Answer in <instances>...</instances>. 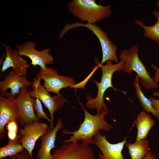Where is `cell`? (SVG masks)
I'll return each instance as SVG.
<instances>
[{
	"label": "cell",
	"mask_w": 159,
	"mask_h": 159,
	"mask_svg": "<svg viewBox=\"0 0 159 159\" xmlns=\"http://www.w3.org/2000/svg\"><path fill=\"white\" fill-rule=\"evenodd\" d=\"M34 79L38 81L43 80V86L46 90L49 93L52 92L58 95H61L60 90L68 87H71L76 82L72 77L59 75L56 69L49 67L41 69Z\"/></svg>",
	"instance_id": "obj_8"
},
{
	"label": "cell",
	"mask_w": 159,
	"mask_h": 159,
	"mask_svg": "<svg viewBox=\"0 0 159 159\" xmlns=\"http://www.w3.org/2000/svg\"><path fill=\"white\" fill-rule=\"evenodd\" d=\"M155 124L154 120L148 113L142 111L138 114L135 124L137 129L136 141L145 139Z\"/></svg>",
	"instance_id": "obj_17"
},
{
	"label": "cell",
	"mask_w": 159,
	"mask_h": 159,
	"mask_svg": "<svg viewBox=\"0 0 159 159\" xmlns=\"http://www.w3.org/2000/svg\"><path fill=\"white\" fill-rule=\"evenodd\" d=\"M125 146L128 149L131 159H142L150 150L149 141L145 139L136 141L132 143L128 142Z\"/></svg>",
	"instance_id": "obj_18"
},
{
	"label": "cell",
	"mask_w": 159,
	"mask_h": 159,
	"mask_svg": "<svg viewBox=\"0 0 159 159\" xmlns=\"http://www.w3.org/2000/svg\"><path fill=\"white\" fill-rule=\"evenodd\" d=\"M63 126L62 120L59 118L52 130L49 127L47 132L40 137L41 143L36 155L37 159H52L51 151L55 148L54 144L57 133Z\"/></svg>",
	"instance_id": "obj_14"
},
{
	"label": "cell",
	"mask_w": 159,
	"mask_h": 159,
	"mask_svg": "<svg viewBox=\"0 0 159 159\" xmlns=\"http://www.w3.org/2000/svg\"><path fill=\"white\" fill-rule=\"evenodd\" d=\"M155 5L159 9V0L155 1Z\"/></svg>",
	"instance_id": "obj_28"
},
{
	"label": "cell",
	"mask_w": 159,
	"mask_h": 159,
	"mask_svg": "<svg viewBox=\"0 0 159 159\" xmlns=\"http://www.w3.org/2000/svg\"><path fill=\"white\" fill-rule=\"evenodd\" d=\"M21 145L19 134L18 137L13 140H9L6 145L0 148V159L5 157L15 156L24 150Z\"/></svg>",
	"instance_id": "obj_21"
},
{
	"label": "cell",
	"mask_w": 159,
	"mask_h": 159,
	"mask_svg": "<svg viewBox=\"0 0 159 159\" xmlns=\"http://www.w3.org/2000/svg\"><path fill=\"white\" fill-rule=\"evenodd\" d=\"M6 57L1 70L4 72L8 69L12 67L15 72L20 75L26 76L27 68L30 67L26 60L21 57L17 49H12L9 46L3 44Z\"/></svg>",
	"instance_id": "obj_16"
},
{
	"label": "cell",
	"mask_w": 159,
	"mask_h": 159,
	"mask_svg": "<svg viewBox=\"0 0 159 159\" xmlns=\"http://www.w3.org/2000/svg\"><path fill=\"white\" fill-rule=\"evenodd\" d=\"M138 50L139 46L135 44L120 52L119 59L123 62L124 72L129 74L135 72L139 77V82L146 89H158V83L150 77L140 59Z\"/></svg>",
	"instance_id": "obj_4"
},
{
	"label": "cell",
	"mask_w": 159,
	"mask_h": 159,
	"mask_svg": "<svg viewBox=\"0 0 159 159\" xmlns=\"http://www.w3.org/2000/svg\"><path fill=\"white\" fill-rule=\"evenodd\" d=\"M95 144L102 153H99V159H126L124 158L122 151L127 141L126 137L122 142L112 144L107 140L105 136L98 132L94 136Z\"/></svg>",
	"instance_id": "obj_12"
},
{
	"label": "cell",
	"mask_w": 159,
	"mask_h": 159,
	"mask_svg": "<svg viewBox=\"0 0 159 159\" xmlns=\"http://www.w3.org/2000/svg\"><path fill=\"white\" fill-rule=\"evenodd\" d=\"M139 77L136 74L134 81V85L135 88L136 96L143 109L147 113H151L159 120V114L153 108L151 102L143 92L139 82Z\"/></svg>",
	"instance_id": "obj_20"
},
{
	"label": "cell",
	"mask_w": 159,
	"mask_h": 159,
	"mask_svg": "<svg viewBox=\"0 0 159 159\" xmlns=\"http://www.w3.org/2000/svg\"><path fill=\"white\" fill-rule=\"evenodd\" d=\"M52 155V159H95L94 151L89 145L77 141L64 144Z\"/></svg>",
	"instance_id": "obj_9"
},
{
	"label": "cell",
	"mask_w": 159,
	"mask_h": 159,
	"mask_svg": "<svg viewBox=\"0 0 159 159\" xmlns=\"http://www.w3.org/2000/svg\"><path fill=\"white\" fill-rule=\"evenodd\" d=\"M49 127L47 124L39 121L26 125L23 128L19 129L21 143L32 159H33L32 151L37 141L47 132Z\"/></svg>",
	"instance_id": "obj_10"
},
{
	"label": "cell",
	"mask_w": 159,
	"mask_h": 159,
	"mask_svg": "<svg viewBox=\"0 0 159 159\" xmlns=\"http://www.w3.org/2000/svg\"><path fill=\"white\" fill-rule=\"evenodd\" d=\"M18 122L16 121L13 120L9 122L5 126L7 130V136L9 140H14L18 136V135L17 134L19 129Z\"/></svg>",
	"instance_id": "obj_22"
},
{
	"label": "cell",
	"mask_w": 159,
	"mask_h": 159,
	"mask_svg": "<svg viewBox=\"0 0 159 159\" xmlns=\"http://www.w3.org/2000/svg\"><path fill=\"white\" fill-rule=\"evenodd\" d=\"M5 95L15 104L19 116V122L21 126L34 122L41 121L34 111L33 105L35 98L29 95L27 87L21 88L19 94L15 97H11L8 92H6Z\"/></svg>",
	"instance_id": "obj_6"
},
{
	"label": "cell",
	"mask_w": 159,
	"mask_h": 159,
	"mask_svg": "<svg viewBox=\"0 0 159 159\" xmlns=\"http://www.w3.org/2000/svg\"><path fill=\"white\" fill-rule=\"evenodd\" d=\"M152 94L154 96L159 97V91L154 92ZM148 98L151 101L153 108L159 114V99H157L151 97H149Z\"/></svg>",
	"instance_id": "obj_24"
},
{
	"label": "cell",
	"mask_w": 159,
	"mask_h": 159,
	"mask_svg": "<svg viewBox=\"0 0 159 159\" xmlns=\"http://www.w3.org/2000/svg\"><path fill=\"white\" fill-rule=\"evenodd\" d=\"M33 107L34 110L36 112V115L38 118L40 119L43 118L50 122V119L44 112L41 101L37 98H36V99L35 98L34 99Z\"/></svg>",
	"instance_id": "obj_23"
},
{
	"label": "cell",
	"mask_w": 159,
	"mask_h": 159,
	"mask_svg": "<svg viewBox=\"0 0 159 159\" xmlns=\"http://www.w3.org/2000/svg\"><path fill=\"white\" fill-rule=\"evenodd\" d=\"M153 13L157 19V21L154 25L151 26L146 25L142 21L139 20H135V22L143 29L144 37L159 44V12L156 10H154Z\"/></svg>",
	"instance_id": "obj_19"
},
{
	"label": "cell",
	"mask_w": 159,
	"mask_h": 159,
	"mask_svg": "<svg viewBox=\"0 0 159 159\" xmlns=\"http://www.w3.org/2000/svg\"><path fill=\"white\" fill-rule=\"evenodd\" d=\"M94 60L98 67H100L102 71L101 80L100 82L93 80L97 88V93L95 97L93 98L90 95H87V102L85 106L90 109H96L97 113H100L104 109L105 104L104 101V95L105 92L109 88L111 87L115 90L112 83V77L113 74L116 72H119L123 70V66L122 61L115 64L112 63V61L108 60L106 64H101L97 58H94Z\"/></svg>",
	"instance_id": "obj_2"
},
{
	"label": "cell",
	"mask_w": 159,
	"mask_h": 159,
	"mask_svg": "<svg viewBox=\"0 0 159 159\" xmlns=\"http://www.w3.org/2000/svg\"><path fill=\"white\" fill-rule=\"evenodd\" d=\"M14 156L15 159H32L29 153L25 149L20 154H18Z\"/></svg>",
	"instance_id": "obj_25"
},
{
	"label": "cell",
	"mask_w": 159,
	"mask_h": 159,
	"mask_svg": "<svg viewBox=\"0 0 159 159\" xmlns=\"http://www.w3.org/2000/svg\"><path fill=\"white\" fill-rule=\"evenodd\" d=\"M151 66L155 71L154 80L155 82L158 83L159 82V68L153 64H152Z\"/></svg>",
	"instance_id": "obj_26"
},
{
	"label": "cell",
	"mask_w": 159,
	"mask_h": 159,
	"mask_svg": "<svg viewBox=\"0 0 159 159\" xmlns=\"http://www.w3.org/2000/svg\"><path fill=\"white\" fill-rule=\"evenodd\" d=\"M15 120L19 122V116L15 103L10 99L0 96V140L6 135V125Z\"/></svg>",
	"instance_id": "obj_15"
},
{
	"label": "cell",
	"mask_w": 159,
	"mask_h": 159,
	"mask_svg": "<svg viewBox=\"0 0 159 159\" xmlns=\"http://www.w3.org/2000/svg\"><path fill=\"white\" fill-rule=\"evenodd\" d=\"M7 159H15V156H10Z\"/></svg>",
	"instance_id": "obj_29"
},
{
	"label": "cell",
	"mask_w": 159,
	"mask_h": 159,
	"mask_svg": "<svg viewBox=\"0 0 159 159\" xmlns=\"http://www.w3.org/2000/svg\"><path fill=\"white\" fill-rule=\"evenodd\" d=\"M67 8L80 21L92 24L109 17L112 14L110 5L98 4L94 0H73L68 3Z\"/></svg>",
	"instance_id": "obj_3"
},
{
	"label": "cell",
	"mask_w": 159,
	"mask_h": 159,
	"mask_svg": "<svg viewBox=\"0 0 159 159\" xmlns=\"http://www.w3.org/2000/svg\"><path fill=\"white\" fill-rule=\"evenodd\" d=\"M79 103L83 109L85 117L80 124L79 128L76 130L70 131L67 129L62 131L61 136L67 134H72L69 138L62 141L64 144L67 143L81 141L84 144H94V136L101 130L108 131L113 128L105 120V116L107 113L111 111L109 110L105 104L103 110L100 113L93 115L90 113L85 109L79 98Z\"/></svg>",
	"instance_id": "obj_1"
},
{
	"label": "cell",
	"mask_w": 159,
	"mask_h": 159,
	"mask_svg": "<svg viewBox=\"0 0 159 159\" xmlns=\"http://www.w3.org/2000/svg\"><path fill=\"white\" fill-rule=\"evenodd\" d=\"M142 159H157L155 155L153 154L152 152L149 151L146 154L145 156Z\"/></svg>",
	"instance_id": "obj_27"
},
{
	"label": "cell",
	"mask_w": 159,
	"mask_h": 159,
	"mask_svg": "<svg viewBox=\"0 0 159 159\" xmlns=\"http://www.w3.org/2000/svg\"><path fill=\"white\" fill-rule=\"evenodd\" d=\"M36 46L34 42L29 41L21 44H17L16 47L20 56L29 58L31 61V64L34 67L38 65L41 69H44L46 67L47 64L54 63V58L49 53L51 49L47 48L42 51H38L35 49Z\"/></svg>",
	"instance_id": "obj_11"
},
{
	"label": "cell",
	"mask_w": 159,
	"mask_h": 159,
	"mask_svg": "<svg viewBox=\"0 0 159 159\" xmlns=\"http://www.w3.org/2000/svg\"><path fill=\"white\" fill-rule=\"evenodd\" d=\"M81 26L87 28L91 30L99 39L102 52L101 64H102L108 60L118 62V59L116 54L117 46L108 38L107 33L95 24H83L77 22L66 24L60 34L59 38H61L68 30L75 27Z\"/></svg>",
	"instance_id": "obj_5"
},
{
	"label": "cell",
	"mask_w": 159,
	"mask_h": 159,
	"mask_svg": "<svg viewBox=\"0 0 159 159\" xmlns=\"http://www.w3.org/2000/svg\"><path fill=\"white\" fill-rule=\"evenodd\" d=\"M32 91H28L29 95L32 97L37 98L41 101L49 112L50 121L49 127L52 130L54 126V113L61 108L64 103L68 101L61 95L51 96L43 85L40 84V81H38L34 79L32 85Z\"/></svg>",
	"instance_id": "obj_7"
},
{
	"label": "cell",
	"mask_w": 159,
	"mask_h": 159,
	"mask_svg": "<svg viewBox=\"0 0 159 159\" xmlns=\"http://www.w3.org/2000/svg\"><path fill=\"white\" fill-rule=\"evenodd\" d=\"M4 77V80L0 82V95L4 97L7 90L10 89V94L15 97L19 94L21 88L28 87L33 83L28 80L26 76H21L13 69L7 74H5Z\"/></svg>",
	"instance_id": "obj_13"
}]
</instances>
